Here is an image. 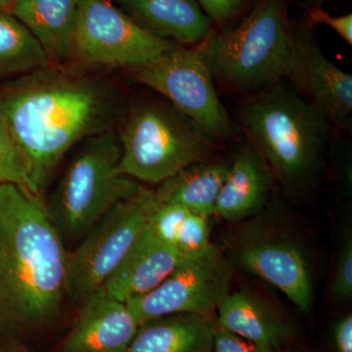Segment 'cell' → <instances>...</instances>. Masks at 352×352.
Listing matches in <instances>:
<instances>
[{"label":"cell","instance_id":"cell-4","mask_svg":"<svg viewBox=\"0 0 352 352\" xmlns=\"http://www.w3.org/2000/svg\"><path fill=\"white\" fill-rule=\"evenodd\" d=\"M201 50L212 76L243 91L291 80L296 43L285 0H259L239 24L208 36Z\"/></svg>","mask_w":352,"mask_h":352},{"label":"cell","instance_id":"cell-29","mask_svg":"<svg viewBox=\"0 0 352 352\" xmlns=\"http://www.w3.org/2000/svg\"><path fill=\"white\" fill-rule=\"evenodd\" d=\"M330 344L333 352H352V315H342L333 322L330 329Z\"/></svg>","mask_w":352,"mask_h":352},{"label":"cell","instance_id":"cell-22","mask_svg":"<svg viewBox=\"0 0 352 352\" xmlns=\"http://www.w3.org/2000/svg\"><path fill=\"white\" fill-rule=\"evenodd\" d=\"M330 300L346 305L352 298V230L346 226L340 231L336 254L335 270L331 281Z\"/></svg>","mask_w":352,"mask_h":352},{"label":"cell","instance_id":"cell-2","mask_svg":"<svg viewBox=\"0 0 352 352\" xmlns=\"http://www.w3.org/2000/svg\"><path fill=\"white\" fill-rule=\"evenodd\" d=\"M109 112L103 88L54 66L0 85V122L36 195L74 145L105 131Z\"/></svg>","mask_w":352,"mask_h":352},{"label":"cell","instance_id":"cell-27","mask_svg":"<svg viewBox=\"0 0 352 352\" xmlns=\"http://www.w3.org/2000/svg\"><path fill=\"white\" fill-rule=\"evenodd\" d=\"M214 352H276L243 339L220 326L214 319Z\"/></svg>","mask_w":352,"mask_h":352},{"label":"cell","instance_id":"cell-9","mask_svg":"<svg viewBox=\"0 0 352 352\" xmlns=\"http://www.w3.org/2000/svg\"><path fill=\"white\" fill-rule=\"evenodd\" d=\"M134 78L168 98L206 138L222 139L232 134V124L217 96L214 76L200 46H175L135 69Z\"/></svg>","mask_w":352,"mask_h":352},{"label":"cell","instance_id":"cell-7","mask_svg":"<svg viewBox=\"0 0 352 352\" xmlns=\"http://www.w3.org/2000/svg\"><path fill=\"white\" fill-rule=\"evenodd\" d=\"M120 170L136 182L161 184L205 161L208 139L175 113L157 105L133 111L120 133Z\"/></svg>","mask_w":352,"mask_h":352},{"label":"cell","instance_id":"cell-1","mask_svg":"<svg viewBox=\"0 0 352 352\" xmlns=\"http://www.w3.org/2000/svg\"><path fill=\"white\" fill-rule=\"evenodd\" d=\"M69 251L43 195L0 184V338L50 327L68 298Z\"/></svg>","mask_w":352,"mask_h":352},{"label":"cell","instance_id":"cell-23","mask_svg":"<svg viewBox=\"0 0 352 352\" xmlns=\"http://www.w3.org/2000/svg\"><path fill=\"white\" fill-rule=\"evenodd\" d=\"M0 184L15 185L25 192L36 195L25 173L15 143L1 122H0Z\"/></svg>","mask_w":352,"mask_h":352},{"label":"cell","instance_id":"cell-17","mask_svg":"<svg viewBox=\"0 0 352 352\" xmlns=\"http://www.w3.org/2000/svg\"><path fill=\"white\" fill-rule=\"evenodd\" d=\"M82 0H13L10 12L31 31L50 59L60 63L74 53V34Z\"/></svg>","mask_w":352,"mask_h":352},{"label":"cell","instance_id":"cell-6","mask_svg":"<svg viewBox=\"0 0 352 352\" xmlns=\"http://www.w3.org/2000/svg\"><path fill=\"white\" fill-rule=\"evenodd\" d=\"M264 212L233 223L223 236L224 254L233 266L272 285L302 314H310L314 268L307 245L293 229Z\"/></svg>","mask_w":352,"mask_h":352},{"label":"cell","instance_id":"cell-18","mask_svg":"<svg viewBox=\"0 0 352 352\" xmlns=\"http://www.w3.org/2000/svg\"><path fill=\"white\" fill-rule=\"evenodd\" d=\"M127 15L161 38L180 43H203L212 21L197 0H120Z\"/></svg>","mask_w":352,"mask_h":352},{"label":"cell","instance_id":"cell-16","mask_svg":"<svg viewBox=\"0 0 352 352\" xmlns=\"http://www.w3.org/2000/svg\"><path fill=\"white\" fill-rule=\"evenodd\" d=\"M215 320L243 339L276 352L293 342V326L249 289L231 291L219 303Z\"/></svg>","mask_w":352,"mask_h":352},{"label":"cell","instance_id":"cell-12","mask_svg":"<svg viewBox=\"0 0 352 352\" xmlns=\"http://www.w3.org/2000/svg\"><path fill=\"white\" fill-rule=\"evenodd\" d=\"M310 25L294 29L295 68L291 82L330 122L344 124L352 113V76L333 64L309 32Z\"/></svg>","mask_w":352,"mask_h":352},{"label":"cell","instance_id":"cell-14","mask_svg":"<svg viewBox=\"0 0 352 352\" xmlns=\"http://www.w3.org/2000/svg\"><path fill=\"white\" fill-rule=\"evenodd\" d=\"M184 258L146 226L102 289L111 298L126 303L159 286Z\"/></svg>","mask_w":352,"mask_h":352},{"label":"cell","instance_id":"cell-25","mask_svg":"<svg viewBox=\"0 0 352 352\" xmlns=\"http://www.w3.org/2000/svg\"><path fill=\"white\" fill-rule=\"evenodd\" d=\"M189 212L190 210L182 206L157 201L148 219V228L157 239L173 247L178 229Z\"/></svg>","mask_w":352,"mask_h":352},{"label":"cell","instance_id":"cell-28","mask_svg":"<svg viewBox=\"0 0 352 352\" xmlns=\"http://www.w3.org/2000/svg\"><path fill=\"white\" fill-rule=\"evenodd\" d=\"M210 21L223 24L233 18L247 0H197Z\"/></svg>","mask_w":352,"mask_h":352},{"label":"cell","instance_id":"cell-15","mask_svg":"<svg viewBox=\"0 0 352 352\" xmlns=\"http://www.w3.org/2000/svg\"><path fill=\"white\" fill-rule=\"evenodd\" d=\"M271 173L258 150L250 143L237 153L220 189L214 217L237 223L261 214L267 207Z\"/></svg>","mask_w":352,"mask_h":352},{"label":"cell","instance_id":"cell-30","mask_svg":"<svg viewBox=\"0 0 352 352\" xmlns=\"http://www.w3.org/2000/svg\"><path fill=\"white\" fill-rule=\"evenodd\" d=\"M0 352H34L23 340L0 339Z\"/></svg>","mask_w":352,"mask_h":352},{"label":"cell","instance_id":"cell-24","mask_svg":"<svg viewBox=\"0 0 352 352\" xmlns=\"http://www.w3.org/2000/svg\"><path fill=\"white\" fill-rule=\"evenodd\" d=\"M210 238V228L208 217L190 212L178 229L173 247L183 256H187L212 244Z\"/></svg>","mask_w":352,"mask_h":352},{"label":"cell","instance_id":"cell-3","mask_svg":"<svg viewBox=\"0 0 352 352\" xmlns=\"http://www.w3.org/2000/svg\"><path fill=\"white\" fill-rule=\"evenodd\" d=\"M241 124L285 192L298 196L311 188L330 124L311 102L293 85L279 82L243 109Z\"/></svg>","mask_w":352,"mask_h":352},{"label":"cell","instance_id":"cell-26","mask_svg":"<svg viewBox=\"0 0 352 352\" xmlns=\"http://www.w3.org/2000/svg\"><path fill=\"white\" fill-rule=\"evenodd\" d=\"M307 23L310 27L325 25L344 39L349 46L352 45V14L342 16H331L321 6H312L307 10Z\"/></svg>","mask_w":352,"mask_h":352},{"label":"cell","instance_id":"cell-19","mask_svg":"<svg viewBox=\"0 0 352 352\" xmlns=\"http://www.w3.org/2000/svg\"><path fill=\"white\" fill-rule=\"evenodd\" d=\"M214 319L175 314L144 322L127 352H214Z\"/></svg>","mask_w":352,"mask_h":352},{"label":"cell","instance_id":"cell-5","mask_svg":"<svg viewBox=\"0 0 352 352\" xmlns=\"http://www.w3.org/2000/svg\"><path fill=\"white\" fill-rule=\"evenodd\" d=\"M120 141L112 131L88 138L45 201L67 249L80 240L120 201L143 188L120 170Z\"/></svg>","mask_w":352,"mask_h":352},{"label":"cell","instance_id":"cell-31","mask_svg":"<svg viewBox=\"0 0 352 352\" xmlns=\"http://www.w3.org/2000/svg\"><path fill=\"white\" fill-rule=\"evenodd\" d=\"M13 0H0V10L10 11Z\"/></svg>","mask_w":352,"mask_h":352},{"label":"cell","instance_id":"cell-13","mask_svg":"<svg viewBox=\"0 0 352 352\" xmlns=\"http://www.w3.org/2000/svg\"><path fill=\"white\" fill-rule=\"evenodd\" d=\"M138 326L126 303L100 288L80 303L57 352H127Z\"/></svg>","mask_w":352,"mask_h":352},{"label":"cell","instance_id":"cell-8","mask_svg":"<svg viewBox=\"0 0 352 352\" xmlns=\"http://www.w3.org/2000/svg\"><path fill=\"white\" fill-rule=\"evenodd\" d=\"M155 190L142 188L120 201L69 251L68 298L78 303L102 288L147 226Z\"/></svg>","mask_w":352,"mask_h":352},{"label":"cell","instance_id":"cell-10","mask_svg":"<svg viewBox=\"0 0 352 352\" xmlns=\"http://www.w3.org/2000/svg\"><path fill=\"white\" fill-rule=\"evenodd\" d=\"M233 267L224 252L210 244L185 256L159 286L126 307L138 325L175 314L215 318L219 303L231 292Z\"/></svg>","mask_w":352,"mask_h":352},{"label":"cell","instance_id":"cell-20","mask_svg":"<svg viewBox=\"0 0 352 352\" xmlns=\"http://www.w3.org/2000/svg\"><path fill=\"white\" fill-rule=\"evenodd\" d=\"M231 162H198L190 164L155 190L160 203L176 204L193 214L214 215L220 189L230 170Z\"/></svg>","mask_w":352,"mask_h":352},{"label":"cell","instance_id":"cell-11","mask_svg":"<svg viewBox=\"0 0 352 352\" xmlns=\"http://www.w3.org/2000/svg\"><path fill=\"white\" fill-rule=\"evenodd\" d=\"M175 44L148 31L109 0H82L74 34V53L87 63L135 69Z\"/></svg>","mask_w":352,"mask_h":352},{"label":"cell","instance_id":"cell-21","mask_svg":"<svg viewBox=\"0 0 352 352\" xmlns=\"http://www.w3.org/2000/svg\"><path fill=\"white\" fill-rule=\"evenodd\" d=\"M52 66L43 46L10 11L0 10V78Z\"/></svg>","mask_w":352,"mask_h":352}]
</instances>
